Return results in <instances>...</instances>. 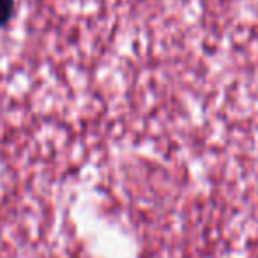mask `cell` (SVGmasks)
Wrapping results in <instances>:
<instances>
[{
  "label": "cell",
  "mask_w": 258,
  "mask_h": 258,
  "mask_svg": "<svg viewBox=\"0 0 258 258\" xmlns=\"http://www.w3.org/2000/svg\"><path fill=\"white\" fill-rule=\"evenodd\" d=\"M15 0H0V29L6 27L15 16Z\"/></svg>",
  "instance_id": "1"
}]
</instances>
